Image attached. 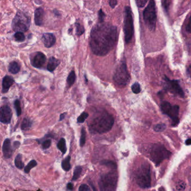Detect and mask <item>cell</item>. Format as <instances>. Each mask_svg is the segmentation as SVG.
<instances>
[{
    "label": "cell",
    "mask_w": 191,
    "mask_h": 191,
    "mask_svg": "<svg viewBox=\"0 0 191 191\" xmlns=\"http://www.w3.org/2000/svg\"><path fill=\"white\" fill-rule=\"evenodd\" d=\"M30 26V17L24 12L19 11L12 20L13 30L23 33L29 30Z\"/></svg>",
    "instance_id": "obj_6"
},
{
    "label": "cell",
    "mask_w": 191,
    "mask_h": 191,
    "mask_svg": "<svg viewBox=\"0 0 191 191\" xmlns=\"http://www.w3.org/2000/svg\"><path fill=\"white\" fill-rule=\"evenodd\" d=\"M12 117V111L8 105H3L0 110V121L4 124H9Z\"/></svg>",
    "instance_id": "obj_13"
},
{
    "label": "cell",
    "mask_w": 191,
    "mask_h": 191,
    "mask_svg": "<svg viewBox=\"0 0 191 191\" xmlns=\"http://www.w3.org/2000/svg\"><path fill=\"white\" fill-rule=\"evenodd\" d=\"M88 117H89V114L85 112H84L83 113L80 115V116L78 117V122L80 123H84Z\"/></svg>",
    "instance_id": "obj_32"
},
{
    "label": "cell",
    "mask_w": 191,
    "mask_h": 191,
    "mask_svg": "<svg viewBox=\"0 0 191 191\" xmlns=\"http://www.w3.org/2000/svg\"><path fill=\"white\" fill-rule=\"evenodd\" d=\"M20 66L19 65L18 63L15 61L11 62L9 64V71L10 73L12 74H16L18 73L20 71Z\"/></svg>",
    "instance_id": "obj_19"
},
{
    "label": "cell",
    "mask_w": 191,
    "mask_h": 191,
    "mask_svg": "<svg viewBox=\"0 0 191 191\" xmlns=\"http://www.w3.org/2000/svg\"><path fill=\"white\" fill-rule=\"evenodd\" d=\"M81 172H82L81 167H80V166L76 167L74 172V174H73V176H72V180L75 181V180H76L77 179H79V177L80 176Z\"/></svg>",
    "instance_id": "obj_24"
},
{
    "label": "cell",
    "mask_w": 191,
    "mask_h": 191,
    "mask_svg": "<svg viewBox=\"0 0 191 191\" xmlns=\"http://www.w3.org/2000/svg\"><path fill=\"white\" fill-rule=\"evenodd\" d=\"M134 179L141 188L145 189L151 187V168L149 163H144L139 165L135 171Z\"/></svg>",
    "instance_id": "obj_4"
},
{
    "label": "cell",
    "mask_w": 191,
    "mask_h": 191,
    "mask_svg": "<svg viewBox=\"0 0 191 191\" xmlns=\"http://www.w3.org/2000/svg\"><path fill=\"white\" fill-rule=\"evenodd\" d=\"M79 191H91V189L88 185L83 184L79 187Z\"/></svg>",
    "instance_id": "obj_38"
},
{
    "label": "cell",
    "mask_w": 191,
    "mask_h": 191,
    "mask_svg": "<svg viewBox=\"0 0 191 191\" xmlns=\"http://www.w3.org/2000/svg\"><path fill=\"white\" fill-rule=\"evenodd\" d=\"M60 60H57L55 57H52L49 58L47 65V70L49 71L53 72L60 65Z\"/></svg>",
    "instance_id": "obj_18"
},
{
    "label": "cell",
    "mask_w": 191,
    "mask_h": 191,
    "mask_svg": "<svg viewBox=\"0 0 191 191\" xmlns=\"http://www.w3.org/2000/svg\"><path fill=\"white\" fill-rule=\"evenodd\" d=\"M75 25H76V34L78 36H80L82 34H83L84 32H85V29H84V27L82 25H81L80 23H75Z\"/></svg>",
    "instance_id": "obj_28"
},
{
    "label": "cell",
    "mask_w": 191,
    "mask_h": 191,
    "mask_svg": "<svg viewBox=\"0 0 191 191\" xmlns=\"http://www.w3.org/2000/svg\"><path fill=\"white\" fill-rule=\"evenodd\" d=\"M117 2H117V1H116V0H111L109 1V5H110V6H111V7L112 9H114L116 6Z\"/></svg>",
    "instance_id": "obj_42"
},
{
    "label": "cell",
    "mask_w": 191,
    "mask_h": 191,
    "mask_svg": "<svg viewBox=\"0 0 191 191\" xmlns=\"http://www.w3.org/2000/svg\"><path fill=\"white\" fill-rule=\"evenodd\" d=\"M100 165H105L108 168H110L113 169H116L117 165L113 161H110V160H103L100 163Z\"/></svg>",
    "instance_id": "obj_27"
},
{
    "label": "cell",
    "mask_w": 191,
    "mask_h": 191,
    "mask_svg": "<svg viewBox=\"0 0 191 191\" xmlns=\"http://www.w3.org/2000/svg\"><path fill=\"white\" fill-rule=\"evenodd\" d=\"M114 123L113 117L108 112H103L93 119L89 130L93 134H102L111 130Z\"/></svg>",
    "instance_id": "obj_2"
},
{
    "label": "cell",
    "mask_w": 191,
    "mask_h": 191,
    "mask_svg": "<svg viewBox=\"0 0 191 191\" xmlns=\"http://www.w3.org/2000/svg\"><path fill=\"white\" fill-rule=\"evenodd\" d=\"M14 83V80L11 76L7 75L5 76L2 80V93H7Z\"/></svg>",
    "instance_id": "obj_17"
},
{
    "label": "cell",
    "mask_w": 191,
    "mask_h": 191,
    "mask_svg": "<svg viewBox=\"0 0 191 191\" xmlns=\"http://www.w3.org/2000/svg\"><path fill=\"white\" fill-rule=\"evenodd\" d=\"M57 147L62 152L63 154H66L67 151V147H66V140L65 138H62L60 139L57 143Z\"/></svg>",
    "instance_id": "obj_21"
},
{
    "label": "cell",
    "mask_w": 191,
    "mask_h": 191,
    "mask_svg": "<svg viewBox=\"0 0 191 191\" xmlns=\"http://www.w3.org/2000/svg\"><path fill=\"white\" fill-rule=\"evenodd\" d=\"M70 160H71V157L70 156H68L62 161V168L65 171L68 172L71 169V165L70 164Z\"/></svg>",
    "instance_id": "obj_20"
},
{
    "label": "cell",
    "mask_w": 191,
    "mask_h": 191,
    "mask_svg": "<svg viewBox=\"0 0 191 191\" xmlns=\"http://www.w3.org/2000/svg\"><path fill=\"white\" fill-rule=\"evenodd\" d=\"M167 128V126L165 125L164 123H159L155 126L154 130L156 132H162L164 131L165 129Z\"/></svg>",
    "instance_id": "obj_34"
},
{
    "label": "cell",
    "mask_w": 191,
    "mask_h": 191,
    "mask_svg": "<svg viewBox=\"0 0 191 191\" xmlns=\"http://www.w3.org/2000/svg\"><path fill=\"white\" fill-rule=\"evenodd\" d=\"M124 33L125 41L129 43L131 41L134 34V19L132 16L131 8L129 6H126L125 10V18H124Z\"/></svg>",
    "instance_id": "obj_8"
},
{
    "label": "cell",
    "mask_w": 191,
    "mask_h": 191,
    "mask_svg": "<svg viewBox=\"0 0 191 191\" xmlns=\"http://www.w3.org/2000/svg\"><path fill=\"white\" fill-rule=\"evenodd\" d=\"M185 183L184 182H179L176 185V189L179 191H183L185 189Z\"/></svg>",
    "instance_id": "obj_35"
},
{
    "label": "cell",
    "mask_w": 191,
    "mask_h": 191,
    "mask_svg": "<svg viewBox=\"0 0 191 191\" xmlns=\"http://www.w3.org/2000/svg\"><path fill=\"white\" fill-rule=\"evenodd\" d=\"M113 80L117 84L122 87H125L129 84L130 75L125 61H122L117 66L114 74Z\"/></svg>",
    "instance_id": "obj_9"
},
{
    "label": "cell",
    "mask_w": 191,
    "mask_h": 191,
    "mask_svg": "<svg viewBox=\"0 0 191 191\" xmlns=\"http://www.w3.org/2000/svg\"><path fill=\"white\" fill-rule=\"evenodd\" d=\"M118 182V174L116 171L103 174L99 180L100 191H116Z\"/></svg>",
    "instance_id": "obj_5"
},
{
    "label": "cell",
    "mask_w": 191,
    "mask_h": 191,
    "mask_svg": "<svg viewBox=\"0 0 191 191\" xmlns=\"http://www.w3.org/2000/svg\"><path fill=\"white\" fill-rule=\"evenodd\" d=\"M67 188L69 190H70V191H72V190L73 189V185L71 183H69L67 184Z\"/></svg>",
    "instance_id": "obj_43"
},
{
    "label": "cell",
    "mask_w": 191,
    "mask_h": 191,
    "mask_svg": "<svg viewBox=\"0 0 191 191\" xmlns=\"http://www.w3.org/2000/svg\"><path fill=\"white\" fill-rule=\"evenodd\" d=\"M170 2H171V1H162L163 6L167 11H168V10H169V7L170 6Z\"/></svg>",
    "instance_id": "obj_40"
},
{
    "label": "cell",
    "mask_w": 191,
    "mask_h": 191,
    "mask_svg": "<svg viewBox=\"0 0 191 191\" xmlns=\"http://www.w3.org/2000/svg\"><path fill=\"white\" fill-rule=\"evenodd\" d=\"M161 111L170 117L172 121V125L176 127L179 124V107L178 105L172 106L169 102H163L161 104Z\"/></svg>",
    "instance_id": "obj_10"
},
{
    "label": "cell",
    "mask_w": 191,
    "mask_h": 191,
    "mask_svg": "<svg viewBox=\"0 0 191 191\" xmlns=\"http://www.w3.org/2000/svg\"><path fill=\"white\" fill-rule=\"evenodd\" d=\"M76 80V75L74 71H71L70 73L68 78L67 79V83L69 87H71L75 83Z\"/></svg>",
    "instance_id": "obj_25"
},
{
    "label": "cell",
    "mask_w": 191,
    "mask_h": 191,
    "mask_svg": "<svg viewBox=\"0 0 191 191\" xmlns=\"http://www.w3.org/2000/svg\"><path fill=\"white\" fill-rule=\"evenodd\" d=\"M98 16L99 23H103L105 16V14L104 12L102 11V10H100L99 11Z\"/></svg>",
    "instance_id": "obj_37"
},
{
    "label": "cell",
    "mask_w": 191,
    "mask_h": 191,
    "mask_svg": "<svg viewBox=\"0 0 191 191\" xmlns=\"http://www.w3.org/2000/svg\"><path fill=\"white\" fill-rule=\"evenodd\" d=\"M14 107L15 110L16 112V114L18 116H20L21 114V108L20 107V102L19 100H15L14 102Z\"/></svg>",
    "instance_id": "obj_31"
},
{
    "label": "cell",
    "mask_w": 191,
    "mask_h": 191,
    "mask_svg": "<svg viewBox=\"0 0 191 191\" xmlns=\"http://www.w3.org/2000/svg\"><path fill=\"white\" fill-rule=\"evenodd\" d=\"M86 141V131L84 128H83L81 132V138L80 140V146L81 147L84 146Z\"/></svg>",
    "instance_id": "obj_29"
},
{
    "label": "cell",
    "mask_w": 191,
    "mask_h": 191,
    "mask_svg": "<svg viewBox=\"0 0 191 191\" xmlns=\"http://www.w3.org/2000/svg\"><path fill=\"white\" fill-rule=\"evenodd\" d=\"M147 2V1L146 0H137L136 1V3L138 7H143L145 6Z\"/></svg>",
    "instance_id": "obj_39"
},
{
    "label": "cell",
    "mask_w": 191,
    "mask_h": 191,
    "mask_svg": "<svg viewBox=\"0 0 191 191\" xmlns=\"http://www.w3.org/2000/svg\"><path fill=\"white\" fill-rule=\"evenodd\" d=\"M66 113H64L61 114L60 115V121H61L62 120H63L65 118V116H66Z\"/></svg>",
    "instance_id": "obj_45"
},
{
    "label": "cell",
    "mask_w": 191,
    "mask_h": 191,
    "mask_svg": "<svg viewBox=\"0 0 191 191\" xmlns=\"http://www.w3.org/2000/svg\"><path fill=\"white\" fill-rule=\"evenodd\" d=\"M147 156L155 164L159 166L165 159H169L172 153L164 146L159 143L151 145L147 150Z\"/></svg>",
    "instance_id": "obj_3"
},
{
    "label": "cell",
    "mask_w": 191,
    "mask_h": 191,
    "mask_svg": "<svg viewBox=\"0 0 191 191\" xmlns=\"http://www.w3.org/2000/svg\"><path fill=\"white\" fill-rule=\"evenodd\" d=\"M46 56L40 52H37L32 54L30 58L32 65L36 68H42L46 61Z\"/></svg>",
    "instance_id": "obj_12"
},
{
    "label": "cell",
    "mask_w": 191,
    "mask_h": 191,
    "mask_svg": "<svg viewBox=\"0 0 191 191\" xmlns=\"http://www.w3.org/2000/svg\"><path fill=\"white\" fill-rule=\"evenodd\" d=\"M185 144L187 145H191V138H188L187 140L185 141Z\"/></svg>",
    "instance_id": "obj_46"
},
{
    "label": "cell",
    "mask_w": 191,
    "mask_h": 191,
    "mask_svg": "<svg viewBox=\"0 0 191 191\" xmlns=\"http://www.w3.org/2000/svg\"><path fill=\"white\" fill-rule=\"evenodd\" d=\"M42 147L43 149H48L51 145V140L50 139H48L46 140L43 141L42 142Z\"/></svg>",
    "instance_id": "obj_36"
},
{
    "label": "cell",
    "mask_w": 191,
    "mask_h": 191,
    "mask_svg": "<svg viewBox=\"0 0 191 191\" xmlns=\"http://www.w3.org/2000/svg\"><path fill=\"white\" fill-rule=\"evenodd\" d=\"M54 13L55 14V15H57V16H58V15H60L59 14V12L56 10H54Z\"/></svg>",
    "instance_id": "obj_48"
},
{
    "label": "cell",
    "mask_w": 191,
    "mask_h": 191,
    "mask_svg": "<svg viewBox=\"0 0 191 191\" xmlns=\"http://www.w3.org/2000/svg\"><path fill=\"white\" fill-rule=\"evenodd\" d=\"M143 20L145 24L151 31L155 30L156 23V10L155 2L151 0L149 1L143 13Z\"/></svg>",
    "instance_id": "obj_7"
},
{
    "label": "cell",
    "mask_w": 191,
    "mask_h": 191,
    "mask_svg": "<svg viewBox=\"0 0 191 191\" xmlns=\"http://www.w3.org/2000/svg\"><path fill=\"white\" fill-rule=\"evenodd\" d=\"M118 39L116 27L99 23L93 27L90 39V47L93 53L99 56L107 54L114 47Z\"/></svg>",
    "instance_id": "obj_1"
},
{
    "label": "cell",
    "mask_w": 191,
    "mask_h": 191,
    "mask_svg": "<svg viewBox=\"0 0 191 191\" xmlns=\"http://www.w3.org/2000/svg\"><path fill=\"white\" fill-rule=\"evenodd\" d=\"M90 185H91V187L93 188V191H97L96 190V187H94V185H93L92 183H90Z\"/></svg>",
    "instance_id": "obj_47"
},
{
    "label": "cell",
    "mask_w": 191,
    "mask_h": 191,
    "mask_svg": "<svg viewBox=\"0 0 191 191\" xmlns=\"http://www.w3.org/2000/svg\"><path fill=\"white\" fill-rule=\"evenodd\" d=\"M37 165V162L35 160H32L30 161L29 164L27 165L25 168H24V172L25 173H29L30 172V170L35 167Z\"/></svg>",
    "instance_id": "obj_26"
},
{
    "label": "cell",
    "mask_w": 191,
    "mask_h": 191,
    "mask_svg": "<svg viewBox=\"0 0 191 191\" xmlns=\"http://www.w3.org/2000/svg\"><path fill=\"white\" fill-rule=\"evenodd\" d=\"M15 164L18 169H23L24 167V163L22 161V156L20 154H19L16 156L15 159Z\"/></svg>",
    "instance_id": "obj_23"
},
{
    "label": "cell",
    "mask_w": 191,
    "mask_h": 191,
    "mask_svg": "<svg viewBox=\"0 0 191 191\" xmlns=\"http://www.w3.org/2000/svg\"><path fill=\"white\" fill-rule=\"evenodd\" d=\"M165 81L166 82L168 90L170 93L174 96H178L180 98H184L185 93L180 86L178 81L170 80L167 77L165 78Z\"/></svg>",
    "instance_id": "obj_11"
},
{
    "label": "cell",
    "mask_w": 191,
    "mask_h": 191,
    "mask_svg": "<svg viewBox=\"0 0 191 191\" xmlns=\"http://www.w3.org/2000/svg\"><path fill=\"white\" fill-rule=\"evenodd\" d=\"M2 152L5 158H10L12 156L13 150L11 145V141L9 138H6L3 141Z\"/></svg>",
    "instance_id": "obj_15"
},
{
    "label": "cell",
    "mask_w": 191,
    "mask_h": 191,
    "mask_svg": "<svg viewBox=\"0 0 191 191\" xmlns=\"http://www.w3.org/2000/svg\"><path fill=\"white\" fill-rule=\"evenodd\" d=\"M131 89L133 93L134 94H138L140 93V85L138 83H135L134 84H133L132 86Z\"/></svg>",
    "instance_id": "obj_33"
},
{
    "label": "cell",
    "mask_w": 191,
    "mask_h": 191,
    "mask_svg": "<svg viewBox=\"0 0 191 191\" xmlns=\"http://www.w3.org/2000/svg\"><path fill=\"white\" fill-rule=\"evenodd\" d=\"M42 40L46 48H51L54 45L56 39L52 33H45L42 37Z\"/></svg>",
    "instance_id": "obj_14"
},
{
    "label": "cell",
    "mask_w": 191,
    "mask_h": 191,
    "mask_svg": "<svg viewBox=\"0 0 191 191\" xmlns=\"http://www.w3.org/2000/svg\"><path fill=\"white\" fill-rule=\"evenodd\" d=\"M186 29L187 31L188 32V33H191V15L189 18V20L188 21V23L187 25V28H186Z\"/></svg>",
    "instance_id": "obj_41"
},
{
    "label": "cell",
    "mask_w": 191,
    "mask_h": 191,
    "mask_svg": "<svg viewBox=\"0 0 191 191\" xmlns=\"http://www.w3.org/2000/svg\"><path fill=\"white\" fill-rule=\"evenodd\" d=\"M14 38L18 42H23L25 39V36L22 32H16L14 34Z\"/></svg>",
    "instance_id": "obj_30"
},
{
    "label": "cell",
    "mask_w": 191,
    "mask_h": 191,
    "mask_svg": "<svg viewBox=\"0 0 191 191\" xmlns=\"http://www.w3.org/2000/svg\"><path fill=\"white\" fill-rule=\"evenodd\" d=\"M187 73H188V75L191 78V62L190 63L189 65L187 68Z\"/></svg>",
    "instance_id": "obj_44"
},
{
    "label": "cell",
    "mask_w": 191,
    "mask_h": 191,
    "mask_svg": "<svg viewBox=\"0 0 191 191\" xmlns=\"http://www.w3.org/2000/svg\"><path fill=\"white\" fill-rule=\"evenodd\" d=\"M32 125V121L28 118H25L23 120L22 123H21V129L22 130H27V129H30Z\"/></svg>",
    "instance_id": "obj_22"
},
{
    "label": "cell",
    "mask_w": 191,
    "mask_h": 191,
    "mask_svg": "<svg viewBox=\"0 0 191 191\" xmlns=\"http://www.w3.org/2000/svg\"><path fill=\"white\" fill-rule=\"evenodd\" d=\"M159 191H165L164 188L163 187H161L159 189Z\"/></svg>",
    "instance_id": "obj_49"
},
{
    "label": "cell",
    "mask_w": 191,
    "mask_h": 191,
    "mask_svg": "<svg viewBox=\"0 0 191 191\" xmlns=\"http://www.w3.org/2000/svg\"><path fill=\"white\" fill-rule=\"evenodd\" d=\"M45 15L44 10L42 7L36 9L34 13V21L37 26H42L43 23V18Z\"/></svg>",
    "instance_id": "obj_16"
}]
</instances>
